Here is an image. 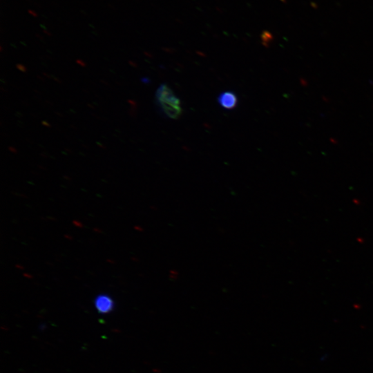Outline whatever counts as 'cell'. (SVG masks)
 Listing matches in <instances>:
<instances>
[{
    "instance_id": "7a4b0ae2",
    "label": "cell",
    "mask_w": 373,
    "mask_h": 373,
    "mask_svg": "<svg viewBox=\"0 0 373 373\" xmlns=\"http://www.w3.org/2000/svg\"><path fill=\"white\" fill-rule=\"evenodd\" d=\"M94 305L99 313L107 314L113 309L114 302L110 296L99 294L95 298Z\"/></svg>"
},
{
    "instance_id": "6da1fadb",
    "label": "cell",
    "mask_w": 373,
    "mask_h": 373,
    "mask_svg": "<svg viewBox=\"0 0 373 373\" xmlns=\"http://www.w3.org/2000/svg\"><path fill=\"white\" fill-rule=\"evenodd\" d=\"M155 97L164 113L171 119H178L182 113L181 102L166 84L157 89Z\"/></svg>"
},
{
    "instance_id": "9c48e42d",
    "label": "cell",
    "mask_w": 373,
    "mask_h": 373,
    "mask_svg": "<svg viewBox=\"0 0 373 373\" xmlns=\"http://www.w3.org/2000/svg\"><path fill=\"white\" fill-rule=\"evenodd\" d=\"M42 124H43V125H44L45 126H47V127H50V124L48 123V122H46V121H43V122H42Z\"/></svg>"
},
{
    "instance_id": "30bf717a",
    "label": "cell",
    "mask_w": 373,
    "mask_h": 373,
    "mask_svg": "<svg viewBox=\"0 0 373 373\" xmlns=\"http://www.w3.org/2000/svg\"><path fill=\"white\" fill-rule=\"evenodd\" d=\"M128 63H129L130 65H131V66H136V65L135 64V63L133 62V61H129Z\"/></svg>"
},
{
    "instance_id": "277c9868",
    "label": "cell",
    "mask_w": 373,
    "mask_h": 373,
    "mask_svg": "<svg viewBox=\"0 0 373 373\" xmlns=\"http://www.w3.org/2000/svg\"><path fill=\"white\" fill-rule=\"evenodd\" d=\"M16 67H17V68L18 70H19L21 72H26L27 71L26 67L24 65L21 64H17Z\"/></svg>"
},
{
    "instance_id": "5b68a950",
    "label": "cell",
    "mask_w": 373,
    "mask_h": 373,
    "mask_svg": "<svg viewBox=\"0 0 373 373\" xmlns=\"http://www.w3.org/2000/svg\"><path fill=\"white\" fill-rule=\"evenodd\" d=\"M28 12L30 15H31L32 17H38V14L36 11L33 10H28Z\"/></svg>"
},
{
    "instance_id": "3957f363",
    "label": "cell",
    "mask_w": 373,
    "mask_h": 373,
    "mask_svg": "<svg viewBox=\"0 0 373 373\" xmlns=\"http://www.w3.org/2000/svg\"><path fill=\"white\" fill-rule=\"evenodd\" d=\"M220 105L225 109H233L238 104V97L233 91H224L218 96Z\"/></svg>"
},
{
    "instance_id": "52a82bcc",
    "label": "cell",
    "mask_w": 373,
    "mask_h": 373,
    "mask_svg": "<svg viewBox=\"0 0 373 373\" xmlns=\"http://www.w3.org/2000/svg\"><path fill=\"white\" fill-rule=\"evenodd\" d=\"M8 149H9V151L10 152H12V153H17V149L15 148H14L13 146H9Z\"/></svg>"
},
{
    "instance_id": "ba28073f",
    "label": "cell",
    "mask_w": 373,
    "mask_h": 373,
    "mask_svg": "<svg viewBox=\"0 0 373 373\" xmlns=\"http://www.w3.org/2000/svg\"><path fill=\"white\" fill-rule=\"evenodd\" d=\"M44 32L48 36H51L52 35L51 32L50 31L47 30H44Z\"/></svg>"
},
{
    "instance_id": "8992f818",
    "label": "cell",
    "mask_w": 373,
    "mask_h": 373,
    "mask_svg": "<svg viewBox=\"0 0 373 373\" xmlns=\"http://www.w3.org/2000/svg\"><path fill=\"white\" fill-rule=\"evenodd\" d=\"M76 63H77V64H79V66H81L82 67H85V66H86V62H84V61L83 60H82V59H77V60H76Z\"/></svg>"
}]
</instances>
